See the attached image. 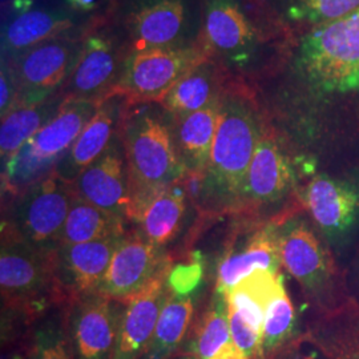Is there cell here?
<instances>
[{
	"instance_id": "cell-2",
	"label": "cell",
	"mask_w": 359,
	"mask_h": 359,
	"mask_svg": "<svg viewBox=\"0 0 359 359\" xmlns=\"http://www.w3.org/2000/svg\"><path fill=\"white\" fill-rule=\"evenodd\" d=\"M290 39L258 0H206L197 35L208 57L257 87L277 69Z\"/></svg>"
},
{
	"instance_id": "cell-20",
	"label": "cell",
	"mask_w": 359,
	"mask_h": 359,
	"mask_svg": "<svg viewBox=\"0 0 359 359\" xmlns=\"http://www.w3.org/2000/svg\"><path fill=\"white\" fill-rule=\"evenodd\" d=\"M169 266L156 276L142 292L124 302L112 359L144 358L151 345L161 309L172 294L168 287Z\"/></svg>"
},
{
	"instance_id": "cell-6",
	"label": "cell",
	"mask_w": 359,
	"mask_h": 359,
	"mask_svg": "<svg viewBox=\"0 0 359 359\" xmlns=\"http://www.w3.org/2000/svg\"><path fill=\"white\" fill-rule=\"evenodd\" d=\"M281 268L294 278L313 314H329L353 301L346 268L305 213L286 219L280 229Z\"/></svg>"
},
{
	"instance_id": "cell-5",
	"label": "cell",
	"mask_w": 359,
	"mask_h": 359,
	"mask_svg": "<svg viewBox=\"0 0 359 359\" xmlns=\"http://www.w3.org/2000/svg\"><path fill=\"white\" fill-rule=\"evenodd\" d=\"M314 169V160L302 154L268 114L256 152L246 175L244 203L238 217L265 221L285 213H305L299 188Z\"/></svg>"
},
{
	"instance_id": "cell-13",
	"label": "cell",
	"mask_w": 359,
	"mask_h": 359,
	"mask_svg": "<svg viewBox=\"0 0 359 359\" xmlns=\"http://www.w3.org/2000/svg\"><path fill=\"white\" fill-rule=\"evenodd\" d=\"M127 55L124 56L123 46L112 31L92 28L81 39L76 63L59 90L60 96L103 102L115 88Z\"/></svg>"
},
{
	"instance_id": "cell-14",
	"label": "cell",
	"mask_w": 359,
	"mask_h": 359,
	"mask_svg": "<svg viewBox=\"0 0 359 359\" xmlns=\"http://www.w3.org/2000/svg\"><path fill=\"white\" fill-rule=\"evenodd\" d=\"M123 313V302L100 293L68 306L67 332L74 358L112 359Z\"/></svg>"
},
{
	"instance_id": "cell-12",
	"label": "cell",
	"mask_w": 359,
	"mask_h": 359,
	"mask_svg": "<svg viewBox=\"0 0 359 359\" xmlns=\"http://www.w3.org/2000/svg\"><path fill=\"white\" fill-rule=\"evenodd\" d=\"M80 47L81 40L65 34L13 57H4L16 79V105L43 103L57 95L76 63Z\"/></svg>"
},
{
	"instance_id": "cell-26",
	"label": "cell",
	"mask_w": 359,
	"mask_h": 359,
	"mask_svg": "<svg viewBox=\"0 0 359 359\" xmlns=\"http://www.w3.org/2000/svg\"><path fill=\"white\" fill-rule=\"evenodd\" d=\"M74 26L71 15L55 10H27L1 34V57H13L47 40L67 34Z\"/></svg>"
},
{
	"instance_id": "cell-22",
	"label": "cell",
	"mask_w": 359,
	"mask_h": 359,
	"mask_svg": "<svg viewBox=\"0 0 359 359\" xmlns=\"http://www.w3.org/2000/svg\"><path fill=\"white\" fill-rule=\"evenodd\" d=\"M231 75L212 57H204L169 90L160 105L176 118L204 109L222 96Z\"/></svg>"
},
{
	"instance_id": "cell-18",
	"label": "cell",
	"mask_w": 359,
	"mask_h": 359,
	"mask_svg": "<svg viewBox=\"0 0 359 359\" xmlns=\"http://www.w3.org/2000/svg\"><path fill=\"white\" fill-rule=\"evenodd\" d=\"M126 28L133 51L182 46L191 35L187 0H142L127 16Z\"/></svg>"
},
{
	"instance_id": "cell-9",
	"label": "cell",
	"mask_w": 359,
	"mask_h": 359,
	"mask_svg": "<svg viewBox=\"0 0 359 359\" xmlns=\"http://www.w3.org/2000/svg\"><path fill=\"white\" fill-rule=\"evenodd\" d=\"M204 57L205 52L198 40L128 52L111 95L123 96L128 104L161 103L180 79Z\"/></svg>"
},
{
	"instance_id": "cell-11",
	"label": "cell",
	"mask_w": 359,
	"mask_h": 359,
	"mask_svg": "<svg viewBox=\"0 0 359 359\" xmlns=\"http://www.w3.org/2000/svg\"><path fill=\"white\" fill-rule=\"evenodd\" d=\"M305 215L334 250L359 224V181L350 176L316 172L299 188Z\"/></svg>"
},
{
	"instance_id": "cell-32",
	"label": "cell",
	"mask_w": 359,
	"mask_h": 359,
	"mask_svg": "<svg viewBox=\"0 0 359 359\" xmlns=\"http://www.w3.org/2000/svg\"><path fill=\"white\" fill-rule=\"evenodd\" d=\"M295 309L285 281H281L271 297L265 313L262 330V357L273 359L286 347L294 344Z\"/></svg>"
},
{
	"instance_id": "cell-33",
	"label": "cell",
	"mask_w": 359,
	"mask_h": 359,
	"mask_svg": "<svg viewBox=\"0 0 359 359\" xmlns=\"http://www.w3.org/2000/svg\"><path fill=\"white\" fill-rule=\"evenodd\" d=\"M32 359H75L67 332V321L60 317L41 322L34 334Z\"/></svg>"
},
{
	"instance_id": "cell-24",
	"label": "cell",
	"mask_w": 359,
	"mask_h": 359,
	"mask_svg": "<svg viewBox=\"0 0 359 359\" xmlns=\"http://www.w3.org/2000/svg\"><path fill=\"white\" fill-rule=\"evenodd\" d=\"M270 16L294 38L359 8V0H258Z\"/></svg>"
},
{
	"instance_id": "cell-10",
	"label": "cell",
	"mask_w": 359,
	"mask_h": 359,
	"mask_svg": "<svg viewBox=\"0 0 359 359\" xmlns=\"http://www.w3.org/2000/svg\"><path fill=\"white\" fill-rule=\"evenodd\" d=\"M76 194L74 185L55 172L15 198L10 221L3 231L40 249L55 250Z\"/></svg>"
},
{
	"instance_id": "cell-7",
	"label": "cell",
	"mask_w": 359,
	"mask_h": 359,
	"mask_svg": "<svg viewBox=\"0 0 359 359\" xmlns=\"http://www.w3.org/2000/svg\"><path fill=\"white\" fill-rule=\"evenodd\" d=\"M100 103L65 99L51 120L1 165L3 193L18 198L32 185L50 176L96 114Z\"/></svg>"
},
{
	"instance_id": "cell-37",
	"label": "cell",
	"mask_w": 359,
	"mask_h": 359,
	"mask_svg": "<svg viewBox=\"0 0 359 359\" xmlns=\"http://www.w3.org/2000/svg\"><path fill=\"white\" fill-rule=\"evenodd\" d=\"M347 270V280H348V287L353 298L359 304V241L355 249V253L351 258Z\"/></svg>"
},
{
	"instance_id": "cell-15",
	"label": "cell",
	"mask_w": 359,
	"mask_h": 359,
	"mask_svg": "<svg viewBox=\"0 0 359 359\" xmlns=\"http://www.w3.org/2000/svg\"><path fill=\"white\" fill-rule=\"evenodd\" d=\"M126 236L84 244L59 245L55 250V274L62 302L71 306L79 299L99 293L116 249Z\"/></svg>"
},
{
	"instance_id": "cell-38",
	"label": "cell",
	"mask_w": 359,
	"mask_h": 359,
	"mask_svg": "<svg viewBox=\"0 0 359 359\" xmlns=\"http://www.w3.org/2000/svg\"><path fill=\"white\" fill-rule=\"evenodd\" d=\"M65 1L69 4V7L72 10L81 11V13H88L96 7L99 0H65Z\"/></svg>"
},
{
	"instance_id": "cell-28",
	"label": "cell",
	"mask_w": 359,
	"mask_h": 359,
	"mask_svg": "<svg viewBox=\"0 0 359 359\" xmlns=\"http://www.w3.org/2000/svg\"><path fill=\"white\" fill-rule=\"evenodd\" d=\"M283 280L281 271L258 269L222 294L225 302L262 337L266 308Z\"/></svg>"
},
{
	"instance_id": "cell-30",
	"label": "cell",
	"mask_w": 359,
	"mask_h": 359,
	"mask_svg": "<svg viewBox=\"0 0 359 359\" xmlns=\"http://www.w3.org/2000/svg\"><path fill=\"white\" fill-rule=\"evenodd\" d=\"M123 218L115 217L75 197L62 231L60 244L75 245L126 236Z\"/></svg>"
},
{
	"instance_id": "cell-3",
	"label": "cell",
	"mask_w": 359,
	"mask_h": 359,
	"mask_svg": "<svg viewBox=\"0 0 359 359\" xmlns=\"http://www.w3.org/2000/svg\"><path fill=\"white\" fill-rule=\"evenodd\" d=\"M268 114L257 86L240 77L229 79L221 96L217 129L205 170L206 213L240 216L246 175Z\"/></svg>"
},
{
	"instance_id": "cell-23",
	"label": "cell",
	"mask_w": 359,
	"mask_h": 359,
	"mask_svg": "<svg viewBox=\"0 0 359 359\" xmlns=\"http://www.w3.org/2000/svg\"><path fill=\"white\" fill-rule=\"evenodd\" d=\"M299 338L326 359H359L358 302L329 314H313Z\"/></svg>"
},
{
	"instance_id": "cell-36",
	"label": "cell",
	"mask_w": 359,
	"mask_h": 359,
	"mask_svg": "<svg viewBox=\"0 0 359 359\" xmlns=\"http://www.w3.org/2000/svg\"><path fill=\"white\" fill-rule=\"evenodd\" d=\"M18 84L13 75L11 65L7 59L1 57V69H0V115L1 117L13 111L18 104Z\"/></svg>"
},
{
	"instance_id": "cell-4",
	"label": "cell",
	"mask_w": 359,
	"mask_h": 359,
	"mask_svg": "<svg viewBox=\"0 0 359 359\" xmlns=\"http://www.w3.org/2000/svg\"><path fill=\"white\" fill-rule=\"evenodd\" d=\"M128 170V219L139 222L157 194L187 175L172 117L158 103L126 104L120 124Z\"/></svg>"
},
{
	"instance_id": "cell-16",
	"label": "cell",
	"mask_w": 359,
	"mask_h": 359,
	"mask_svg": "<svg viewBox=\"0 0 359 359\" xmlns=\"http://www.w3.org/2000/svg\"><path fill=\"white\" fill-rule=\"evenodd\" d=\"M297 215L285 213L265 219H245L244 240L231 246L219 261L217 292L224 293L258 269L281 271L280 229L283 222Z\"/></svg>"
},
{
	"instance_id": "cell-40",
	"label": "cell",
	"mask_w": 359,
	"mask_h": 359,
	"mask_svg": "<svg viewBox=\"0 0 359 359\" xmlns=\"http://www.w3.org/2000/svg\"><path fill=\"white\" fill-rule=\"evenodd\" d=\"M182 359H196V358H193V357H187V358H182Z\"/></svg>"
},
{
	"instance_id": "cell-34",
	"label": "cell",
	"mask_w": 359,
	"mask_h": 359,
	"mask_svg": "<svg viewBox=\"0 0 359 359\" xmlns=\"http://www.w3.org/2000/svg\"><path fill=\"white\" fill-rule=\"evenodd\" d=\"M226 314L229 321L231 338L234 344L249 359H264L262 357V337L244 321V318L226 304Z\"/></svg>"
},
{
	"instance_id": "cell-29",
	"label": "cell",
	"mask_w": 359,
	"mask_h": 359,
	"mask_svg": "<svg viewBox=\"0 0 359 359\" xmlns=\"http://www.w3.org/2000/svg\"><path fill=\"white\" fill-rule=\"evenodd\" d=\"M181 180L157 194L145 208L139 221L142 236L161 248L176 238L185 217L188 198Z\"/></svg>"
},
{
	"instance_id": "cell-27",
	"label": "cell",
	"mask_w": 359,
	"mask_h": 359,
	"mask_svg": "<svg viewBox=\"0 0 359 359\" xmlns=\"http://www.w3.org/2000/svg\"><path fill=\"white\" fill-rule=\"evenodd\" d=\"M63 100L60 93H57L43 103L16 105L13 111L1 117V165H4L13 154H18L20 148L51 120Z\"/></svg>"
},
{
	"instance_id": "cell-8",
	"label": "cell",
	"mask_w": 359,
	"mask_h": 359,
	"mask_svg": "<svg viewBox=\"0 0 359 359\" xmlns=\"http://www.w3.org/2000/svg\"><path fill=\"white\" fill-rule=\"evenodd\" d=\"M55 250L40 249L3 231L0 255L3 308L22 311L27 317H39L53 302L63 304L55 274Z\"/></svg>"
},
{
	"instance_id": "cell-25",
	"label": "cell",
	"mask_w": 359,
	"mask_h": 359,
	"mask_svg": "<svg viewBox=\"0 0 359 359\" xmlns=\"http://www.w3.org/2000/svg\"><path fill=\"white\" fill-rule=\"evenodd\" d=\"M221 97L204 109L172 117L173 136L187 172H205L217 129Z\"/></svg>"
},
{
	"instance_id": "cell-39",
	"label": "cell",
	"mask_w": 359,
	"mask_h": 359,
	"mask_svg": "<svg viewBox=\"0 0 359 359\" xmlns=\"http://www.w3.org/2000/svg\"><path fill=\"white\" fill-rule=\"evenodd\" d=\"M298 342H299V338L295 341L294 344L286 347L277 357H274L273 359H304L301 355H298V351H297Z\"/></svg>"
},
{
	"instance_id": "cell-31",
	"label": "cell",
	"mask_w": 359,
	"mask_h": 359,
	"mask_svg": "<svg viewBox=\"0 0 359 359\" xmlns=\"http://www.w3.org/2000/svg\"><path fill=\"white\" fill-rule=\"evenodd\" d=\"M194 313L191 295H169L161 309L151 345L144 358L165 359L182 342Z\"/></svg>"
},
{
	"instance_id": "cell-1",
	"label": "cell",
	"mask_w": 359,
	"mask_h": 359,
	"mask_svg": "<svg viewBox=\"0 0 359 359\" xmlns=\"http://www.w3.org/2000/svg\"><path fill=\"white\" fill-rule=\"evenodd\" d=\"M262 83H276L277 107L310 158L341 137L359 144V8L290 39Z\"/></svg>"
},
{
	"instance_id": "cell-35",
	"label": "cell",
	"mask_w": 359,
	"mask_h": 359,
	"mask_svg": "<svg viewBox=\"0 0 359 359\" xmlns=\"http://www.w3.org/2000/svg\"><path fill=\"white\" fill-rule=\"evenodd\" d=\"M203 278V264L194 258L188 264L173 266L168 274V287L176 295H189Z\"/></svg>"
},
{
	"instance_id": "cell-21",
	"label": "cell",
	"mask_w": 359,
	"mask_h": 359,
	"mask_svg": "<svg viewBox=\"0 0 359 359\" xmlns=\"http://www.w3.org/2000/svg\"><path fill=\"white\" fill-rule=\"evenodd\" d=\"M126 104V99L120 95L104 99L76 142L55 168L53 172L60 179L72 184L86 168L107 151L120 129Z\"/></svg>"
},
{
	"instance_id": "cell-17",
	"label": "cell",
	"mask_w": 359,
	"mask_h": 359,
	"mask_svg": "<svg viewBox=\"0 0 359 359\" xmlns=\"http://www.w3.org/2000/svg\"><path fill=\"white\" fill-rule=\"evenodd\" d=\"M72 185L79 198L115 217L128 219V170L120 129L107 151Z\"/></svg>"
},
{
	"instance_id": "cell-19",
	"label": "cell",
	"mask_w": 359,
	"mask_h": 359,
	"mask_svg": "<svg viewBox=\"0 0 359 359\" xmlns=\"http://www.w3.org/2000/svg\"><path fill=\"white\" fill-rule=\"evenodd\" d=\"M169 266L161 246L144 236L126 237L116 249L99 293L124 304Z\"/></svg>"
}]
</instances>
